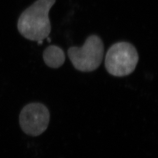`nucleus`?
<instances>
[{"instance_id": "4", "label": "nucleus", "mask_w": 158, "mask_h": 158, "mask_svg": "<svg viewBox=\"0 0 158 158\" xmlns=\"http://www.w3.org/2000/svg\"><path fill=\"white\" fill-rule=\"evenodd\" d=\"M19 121L25 134L37 136L47 129L50 121V113L48 108L42 103H29L21 111Z\"/></svg>"}, {"instance_id": "2", "label": "nucleus", "mask_w": 158, "mask_h": 158, "mask_svg": "<svg viewBox=\"0 0 158 158\" xmlns=\"http://www.w3.org/2000/svg\"><path fill=\"white\" fill-rule=\"evenodd\" d=\"M104 53V44L96 35L89 36L81 47L72 46L68 51L74 68L83 72H93L98 68L102 64Z\"/></svg>"}, {"instance_id": "3", "label": "nucleus", "mask_w": 158, "mask_h": 158, "mask_svg": "<svg viewBox=\"0 0 158 158\" xmlns=\"http://www.w3.org/2000/svg\"><path fill=\"white\" fill-rule=\"evenodd\" d=\"M139 61L135 47L127 42L114 44L108 50L105 67L108 72L116 77H124L132 73Z\"/></svg>"}, {"instance_id": "5", "label": "nucleus", "mask_w": 158, "mask_h": 158, "mask_svg": "<svg viewBox=\"0 0 158 158\" xmlns=\"http://www.w3.org/2000/svg\"><path fill=\"white\" fill-rule=\"evenodd\" d=\"M43 59L48 67L57 69L64 64L65 55L60 47L56 45L49 46L44 51Z\"/></svg>"}, {"instance_id": "1", "label": "nucleus", "mask_w": 158, "mask_h": 158, "mask_svg": "<svg viewBox=\"0 0 158 158\" xmlns=\"http://www.w3.org/2000/svg\"><path fill=\"white\" fill-rule=\"evenodd\" d=\"M56 0H37L23 12L17 28L25 38L32 41L43 40L51 32L49 12Z\"/></svg>"}]
</instances>
